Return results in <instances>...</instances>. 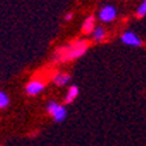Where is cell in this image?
<instances>
[{"label":"cell","mask_w":146,"mask_h":146,"mask_svg":"<svg viewBox=\"0 0 146 146\" xmlns=\"http://www.w3.org/2000/svg\"><path fill=\"white\" fill-rule=\"evenodd\" d=\"M88 49V42L87 41H76L74 44L68 45L66 48H61L55 53V59L57 61H71L75 58H79L86 53Z\"/></svg>","instance_id":"6da1fadb"},{"label":"cell","mask_w":146,"mask_h":146,"mask_svg":"<svg viewBox=\"0 0 146 146\" xmlns=\"http://www.w3.org/2000/svg\"><path fill=\"white\" fill-rule=\"evenodd\" d=\"M116 16H117V11L112 5H106V7L100 11V20L104 21V23L113 21L116 19Z\"/></svg>","instance_id":"7a4b0ae2"},{"label":"cell","mask_w":146,"mask_h":146,"mask_svg":"<svg viewBox=\"0 0 146 146\" xmlns=\"http://www.w3.org/2000/svg\"><path fill=\"white\" fill-rule=\"evenodd\" d=\"M121 41L125 45H129V46H139L141 45V40L133 32H125L122 34Z\"/></svg>","instance_id":"3957f363"},{"label":"cell","mask_w":146,"mask_h":146,"mask_svg":"<svg viewBox=\"0 0 146 146\" xmlns=\"http://www.w3.org/2000/svg\"><path fill=\"white\" fill-rule=\"evenodd\" d=\"M44 88H45V86H44L42 82L33 80V82H31V83L27 86V92H28V95L34 96V95H38V94H40Z\"/></svg>","instance_id":"277c9868"},{"label":"cell","mask_w":146,"mask_h":146,"mask_svg":"<svg viewBox=\"0 0 146 146\" xmlns=\"http://www.w3.org/2000/svg\"><path fill=\"white\" fill-rule=\"evenodd\" d=\"M94 29H95V19H94V16H88L83 23L82 31L84 33H92Z\"/></svg>","instance_id":"5b68a950"},{"label":"cell","mask_w":146,"mask_h":146,"mask_svg":"<svg viewBox=\"0 0 146 146\" xmlns=\"http://www.w3.org/2000/svg\"><path fill=\"white\" fill-rule=\"evenodd\" d=\"M78 94H79V88L76 87V86H71L70 88H68L67 91V95H66L65 98V103H72L75 100V99L78 98Z\"/></svg>","instance_id":"8992f818"},{"label":"cell","mask_w":146,"mask_h":146,"mask_svg":"<svg viewBox=\"0 0 146 146\" xmlns=\"http://www.w3.org/2000/svg\"><path fill=\"white\" fill-rule=\"evenodd\" d=\"M53 82L57 86H59V87H63V86H66L70 82V76L67 74H57L53 78Z\"/></svg>","instance_id":"52a82bcc"},{"label":"cell","mask_w":146,"mask_h":146,"mask_svg":"<svg viewBox=\"0 0 146 146\" xmlns=\"http://www.w3.org/2000/svg\"><path fill=\"white\" fill-rule=\"evenodd\" d=\"M53 117H54V120L55 121H63L65 120V117H66V108H63L62 106H59L57 109H55V112L53 113Z\"/></svg>","instance_id":"ba28073f"},{"label":"cell","mask_w":146,"mask_h":146,"mask_svg":"<svg viewBox=\"0 0 146 146\" xmlns=\"http://www.w3.org/2000/svg\"><path fill=\"white\" fill-rule=\"evenodd\" d=\"M92 36L95 38V41H102L106 38V29L103 27H98L92 31Z\"/></svg>","instance_id":"9c48e42d"},{"label":"cell","mask_w":146,"mask_h":146,"mask_svg":"<svg viewBox=\"0 0 146 146\" xmlns=\"http://www.w3.org/2000/svg\"><path fill=\"white\" fill-rule=\"evenodd\" d=\"M8 104H9V99H8L7 94L0 91V108H5L8 107Z\"/></svg>","instance_id":"30bf717a"},{"label":"cell","mask_w":146,"mask_h":146,"mask_svg":"<svg viewBox=\"0 0 146 146\" xmlns=\"http://www.w3.org/2000/svg\"><path fill=\"white\" fill-rule=\"evenodd\" d=\"M146 16V0H143L141 5L137 8V17H143Z\"/></svg>","instance_id":"8fae6325"},{"label":"cell","mask_w":146,"mask_h":146,"mask_svg":"<svg viewBox=\"0 0 146 146\" xmlns=\"http://www.w3.org/2000/svg\"><path fill=\"white\" fill-rule=\"evenodd\" d=\"M58 107H59V104H57L55 102H50V103L48 104V107H46V108H48V112L50 113V115H53V113L55 112V109H57Z\"/></svg>","instance_id":"7c38bea8"},{"label":"cell","mask_w":146,"mask_h":146,"mask_svg":"<svg viewBox=\"0 0 146 146\" xmlns=\"http://www.w3.org/2000/svg\"><path fill=\"white\" fill-rule=\"evenodd\" d=\"M72 19V15L71 13H68V15H66V21H70Z\"/></svg>","instance_id":"4fadbf2b"}]
</instances>
